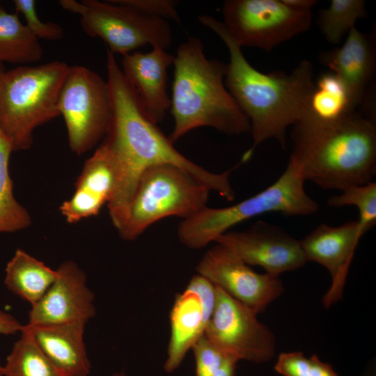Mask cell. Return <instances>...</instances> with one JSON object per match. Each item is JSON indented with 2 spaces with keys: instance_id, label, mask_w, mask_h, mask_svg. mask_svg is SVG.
<instances>
[{
  "instance_id": "obj_1",
  "label": "cell",
  "mask_w": 376,
  "mask_h": 376,
  "mask_svg": "<svg viewBox=\"0 0 376 376\" xmlns=\"http://www.w3.org/2000/svg\"><path fill=\"white\" fill-rule=\"evenodd\" d=\"M106 67L111 113L101 143L108 150L115 169V189L107 207L117 230L125 223L141 175L151 166L165 164L178 166L210 191L232 201L235 198L230 182L232 169L214 173L184 156L157 124L148 118L115 54L109 50Z\"/></svg>"
},
{
  "instance_id": "obj_2",
  "label": "cell",
  "mask_w": 376,
  "mask_h": 376,
  "mask_svg": "<svg viewBox=\"0 0 376 376\" xmlns=\"http://www.w3.org/2000/svg\"><path fill=\"white\" fill-rule=\"evenodd\" d=\"M198 21L222 40L229 52L224 83L249 119L253 137L242 160L268 139H275L285 149L287 130L302 118L314 87L313 64L303 60L290 73L261 72L248 62L221 22L207 15H200Z\"/></svg>"
},
{
  "instance_id": "obj_3",
  "label": "cell",
  "mask_w": 376,
  "mask_h": 376,
  "mask_svg": "<svg viewBox=\"0 0 376 376\" xmlns=\"http://www.w3.org/2000/svg\"><path fill=\"white\" fill-rule=\"evenodd\" d=\"M170 111L174 120L169 136L173 143L198 127L228 135L250 131V123L224 83L226 64L209 59L197 37L190 36L176 50Z\"/></svg>"
},
{
  "instance_id": "obj_4",
  "label": "cell",
  "mask_w": 376,
  "mask_h": 376,
  "mask_svg": "<svg viewBox=\"0 0 376 376\" xmlns=\"http://www.w3.org/2000/svg\"><path fill=\"white\" fill-rule=\"evenodd\" d=\"M290 163L305 180L343 190L372 182L376 173L375 121L355 111L339 123L292 133Z\"/></svg>"
},
{
  "instance_id": "obj_5",
  "label": "cell",
  "mask_w": 376,
  "mask_h": 376,
  "mask_svg": "<svg viewBox=\"0 0 376 376\" xmlns=\"http://www.w3.org/2000/svg\"><path fill=\"white\" fill-rule=\"evenodd\" d=\"M69 66L59 61L19 65L0 77V128L14 151L30 148L36 128L60 116L59 95Z\"/></svg>"
},
{
  "instance_id": "obj_6",
  "label": "cell",
  "mask_w": 376,
  "mask_h": 376,
  "mask_svg": "<svg viewBox=\"0 0 376 376\" xmlns=\"http://www.w3.org/2000/svg\"><path fill=\"white\" fill-rule=\"evenodd\" d=\"M305 180L288 162L280 177L270 186L253 196L232 205L205 207L183 219L178 236L186 246L198 249L207 246L244 221L268 212L290 216H307L319 210L318 203L304 189Z\"/></svg>"
},
{
  "instance_id": "obj_7",
  "label": "cell",
  "mask_w": 376,
  "mask_h": 376,
  "mask_svg": "<svg viewBox=\"0 0 376 376\" xmlns=\"http://www.w3.org/2000/svg\"><path fill=\"white\" fill-rule=\"evenodd\" d=\"M210 191L178 166H151L138 181L127 219L118 233L124 240H134L163 218L187 219L207 206Z\"/></svg>"
},
{
  "instance_id": "obj_8",
  "label": "cell",
  "mask_w": 376,
  "mask_h": 376,
  "mask_svg": "<svg viewBox=\"0 0 376 376\" xmlns=\"http://www.w3.org/2000/svg\"><path fill=\"white\" fill-rule=\"evenodd\" d=\"M58 3L78 15L84 31L102 39L113 54L123 56L147 45L166 49L173 42L168 21L112 0H61Z\"/></svg>"
},
{
  "instance_id": "obj_9",
  "label": "cell",
  "mask_w": 376,
  "mask_h": 376,
  "mask_svg": "<svg viewBox=\"0 0 376 376\" xmlns=\"http://www.w3.org/2000/svg\"><path fill=\"white\" fill-rule=\"evenodd\" d=\"M58 110L65 123L70 150L78 155L104 139L111 119L109 87L93 70L69 66L61 87Z\"/></svg>"
},
{
  "instance_id": "obj_10",
  "label": "cell",
  "mask_w": 376,
  "mask_h": 376,
  "mask_svg": "<svg viewBox=\"0 0 376 376\" xmlns=\"http://www.w3.org/2000/svg\"><path fill=\"white\" fill-rule=\"evenodd\" d=\"M227 33L240 47L269 52L277 45L307 31L311 10H298L282 0H227L223 4Z\"/></svg>"
},
{
  "instance_id": "obj_11",
  "label": "cell",
  "mask_w": 376,
  "mask_h": 376,
  "mask_svg": "<svg viewBox=\"0 0 376 376\" xmlns=\"http://www.w3.org/2000/svg\"><path fill=\"white\" fill-rule=\"evenodd\" d=\"M217 287V302L204 334L227 357L263 363L275 352V337L246 306Z\"/></svg>"
},
{
  "instance_id": "obj_12",
  "label": "cell",
  "mask_w": 376,
  "mask_h": 376,
  "mask_svg": "<svg viewBox=\"0 0 376 376\" xmlns=\"http://www.w3.org/2000/svg\"><path fill=\"white\" fill-rule=\"evenodd\" d=\"M196 269L198 274L256 314L263 312L284 290L279 276L255 272L219 243L204 254Z\"/></svg>"
},
{
  "instance_id": "obj_13",
  "label": "cell",
  "mask_w": 376,
  "mask_h": 376,
  "mask_svg": "<svg viewBox=\"0 0 376 376\" xmlns=\"http://www.w3.org/2000/svg\"><path fill=\"white\" fill-rule=\"evenodd\" d=\"M214 242L229 249L247 265L262 267L275 276L307 263L299 240L282 228L262 221L244 231H228Z\"/></svg>"
},
{
  "instance_id": "obj_14",
  "label": "cell",
  "mask_w": 376,
  "mask_h": 376,
  "mask_svg": "<svg viewBox=\"0 0 376 376\" xmlns=\"http://www.w3.org/2000/svg\"><path fill=\"white\" fill-rule=\"evenodd\" d=\"M56 277L29 315V325L87 322L95 314L94 295L86 286V276L78 265L67 260L59 265Z\"/></svg>"
},
{
  "instance_id": "obj_15",
  "label": "cell",
  "mask_w": 376,
  "mask_h": 376,
  "mask_svg": "<svg viewBox=\"0 0 376 376\" xmlns=\"http://www.w3.org/2000/svg\"><path fill=\"white\" fill-rule=\"evenodd\" d=\"M363 235L358 221H350L338 226L320 224L299 240L307 262L319 263L331 275V284L322 298L325 308L341 299L356 248Z\"/></svg>"
},
{
  "instance_id": "obj_16",
  "label": "cell",
  "mask_w": 376,
  "mask_h": 376,
  "mask_svg": "<svg viewBox=\"0 0 376 376\" xmlns=\"http://www.w3.org/2000/svg\"><path fill=\"white\" fill-rule=\"evenodd\" d=\"M375 56L373 36L354 27L340 47L321 52L319 60L343 83L357 108L375 94Z\"/></svg>"
},
{
  "instance_id": "obj_17",
  "label": "cell",
  "mask_w": 376,
  "mask_h": 376,
  "mask_svg": "<svg viewBox=\"0 0 376 376\" xmlns=\"http://www.w3.org/2000/svg\"><path fill=\"white\" fill-rule=\"evenodd\" d=\"M175 56L155 47L148 52H131L123 56L121 70L148 118L157 124L171 107L167 91V72Z\"/></svg>"
},
{
  "instance_id": "obj_18",
  "label": "cell",
  "mask_w": 376,
  "mask_h": 376,
  "mask_svg": "<svg viewBox=\"0 0 376 376\" xmlns=\"http://www.w3.org/2000/svg\"><path fill=\"white\" fill-rule=\"evenodd\" d=\"M86 322L23 325L61 376H87L91 370L85 343Z\"/></svg>"
},
{
  "instance_id": "obj_19",
  "label": "cell",
  "mask_w": 376,
  "mask_h": 376,
  "mask_svg": "<svg viewBox=\"0 0 376 376\" xmlns=\"http://www.w3.org/2000/svg\"><path fill=\"white\" fill-rule=\"evenodd\" d=\"M356 111L351 96L331 72L322 73L315 81L302 118L292 132L308 133L336 125Z\"/></svg>"
},
{
  "instance_id": "obj_20",
  "label": "cell",
  "mask_w": 376,
  "mask_h": 376,
  "mask_svg": "<svg viewBox=\"0 0 376 376\" xmlns=\"http://www.w3.org/2000/svg\"><path fill=\"white\" fill-rule=\"evenodd\" d=\"M171 337L164 370L172 373L183 361L187 352L205 333L202 305L198 295L187 289L178 294L171 315Z\"/></svg>"
},
{
  "instance_id": "obj_21",
  "label": "cell",
  "mask_w": 376,
  "mask_h": 376,
  "mask_svg": "<svg viewBox=\"0 0 376 376\" xmlns=\"http://www.w3.org/2000/svg\"><path fill=\"white\" fill-rule=\"evenodd\" d=\"M5 272L7 288L31 306L43 297L56 277V270L20 249L8 262Z\"/></svg>"
},
{
  "instance_id": "obj_22",
  "label": "cell",
  "mask_w": 376,
  "mask_h": 376,
  "mask_svg": "<svg viewBox=\"0 0 376 376\" xmlns=\"http://www.w3.org/2000/svg\"><path fill=\"white\" fill-rule=\"evenodd\" d=\"M43 49L17 13H10L0 7V63L28 65L40 61Z\"/></svg>"
},
{
  "instance_id": "obj_23",
  "label": "cell",
  "mask_w": 376,
  "mask_h": 376,
  "mask_svg": "<svg viewBox=\"0 0 376 376\" xmlns=\"http://www.w3.org/2000/svg\"><path fill=\"white\" fill-rule=\"evenodd\" d=\"M14 151L11 141L0 128V234L30 226L28 211L16 200L9 172V160Z\"/></svg>"
},
{
  "instance_id": "obj_24",
  "label": "cell",
  "mask_w": 376,
  "mask_h": 376,
  "mask_svg": "<svg viewBox=\"0 0 376 376\" xmlns=\"http://www.w3.org/2000/svg\"><path fill=\"white\" fill-rule=\"evenodd\" d=\"M115 184V169L111 157L106 147L100 143L85 162L76 181L75 189L99 198L107 204L113 196Z\"/></svg>"
},
{
  "instance_id": "obj_25",
  "label": "cell",
  "mask_w": 376,
  "mask_h": 376,
  "mask_svg": "<svg viewBox=\"0 0 376 376\" xmlns=\"http://www.w3.org/2000/svg\"><path fill=\"white\" fill-rule=\"evenodd\" d=\"M3 366L4 376H61L31 336L21 330Z\"/></svg>"
},
{
  "instance_id": "obj_26",
  "label": "cell",
  "mask_w": 376,
  "mask_h": 376,
  "mask_svg": "<svg viewBox=\"0 0 376 376\" xmlns=\"http://www.w3.org/2000/svg\"><path fill=\"white\" fill-rule=\"evenodd\" d=\"M366 15L363 0H331L327 8L319 12L316 22L327 41L338 45L356 27L357 21Z\"/></svg>"
},
{
  "instance_id": "obj_27",
  "label": "cell",
  "mask_w": 376,
  "mask_h": 376,
  "mask_svg": "<svg viewBox=\"0 0 376 376\" xmlns=\"http://www.w3.org/2000/svg\"><path fill=\"white\" fill-rule=\"evenodd\" d=\"M341 191L329 197L328 205L335 207L355 206L359 213V228L363 233H366L376 223V182L352 186Z\"/></svg>"
},
{
  "instance_id": "obj_28",
  "label": "cell",
  "mask_w": 376,
  "mask_h": 376,
  "mask_svg": "<svg viewBox=\"0 0 376 376\" xmlns=\"http://www.w3.org/2000/svg\"><path fill=\"white\" fill-rule=\"evenodd\" d=\"M13 3L17 13L24 17L25 25L38 40H58L63 37L64 30L60 24L41 21L34 0H14Z\"/></svg>"
},
{
  "instance_id": "obj_29",
  "label": "cell",
  "mask_w": 376,
  "mask_h": 376,
  "mask_svg": "<svg viewBox=\"0 0 376 376\" xmlns=\"http://www.w3.org/2000/svg\"><path fill=\"white\" fill-rule=\"evenodd\" d=\"M104 204L102 200L75 189L73 195L61 205L59 210L65 220L72 224L98 214Z\"/></svg>"
},
{
  "instance_id": "obj_30",
  "label": "cell",
  "mask_w": 376,
  "mask_h": 376,
  "mask_svg": "<svg viewBox=\"0 0 376 376\" xmlns=\"http://www.w3.org/2000/svg\"><path fill=\"white\" fill-rule=\"evenodd\" d=\"M191 349L196 361V376H214L226 360L230 358L205 334L197 340Z\"/></svg>"
},
{
  "instance_id": "obj_31",
  "label": "cell",
  "mask_w": 376,
  "mask_h": 376,
  "mask_svg": "<svg viewBox=\"0 0 376 376\" xmlns=\"http://www.w3.org/2000/svg\"><path fill=\"white\" fill-rule=\"evenodd\" d=\"M114 3L127 6L145 14L162 18L166 21L180 22L177 10L178 1L175 0H112Z\"/></svg>"
},
{
  "instance_id": "obj_32",
  "label": "cell",
  "mask_w": 376,
  "mask_h": 376,
  "mask_svg": "<svg viewBox=\"0 0 376 376\" xmlns=\"http://www.w3.org/2000/svg\"><path fill=\"white\" fill-rule=\"evenodd\" d=\"M186 289L196 293L200 299L203 308V319L207 326L216 306V285L204 276L198 274L192 277Z\"/></svg>"
},
{
  "instance_id": "obj_33",
  "label": "cell",
  "mask_w": 376,
  "mask_h": 376,
  "mask_svg": "<svg viewBox=\"0 0 376 376\" xmlns=\"http://www.w3.org/2000/svg\"><path fill=\"white\" fill-rule=\"evenodd\" d=\"M283 376H310L311 361L301 352L281 353L274 366Z\"/></svg>"
},
{
  "instance_id": "obj_34",
  "label": "cell",
  "mask_w": 376,
  "mask_h": 376,
  "mask_svg": "<svg viewBox=\"0 0 376 376\" xmlns=\"http://www.w3.org/2000/svg\"><path fill=\"white\" fill-rule=\"evenodd\" d=\"M22 327L14 316L0 310V334H15L21 331Z\"/></svg>"
},
{
  "instance_id": "obj_35",
  "label": "cell",
  "mask_w": 376,
  "mask_h": 376,
  "mask_svg": "<svg viewBox=\"0 0 376 376\" xmlns=\"http://www.w3.org/2000/svg\"><path fill=\"white\" fill-rule=\"evenodd\" d=\"M310 376H337L332 367L327 363L321 361L316 355L310 358Z\"/></svg>"
},
{
  "instance_id": "obj_36",
  "label": "cell",
  "mask_w": 376,
  "mask_h": 376,
  "mask_svg": "<svg viewBox=\"0 0 376 376\" xmlns=\"http://www.w3.org/2000/svg\"><path fill=\"white\" fill-rule=\"evenodd\" d=\"M290 7L298 10H311L318 3L317 0H282Z\"/></svg>"
},
{
  "instance_id": "obj_37",
  "label": "cell",
  "mask_w": 376,
  "mask_h": 376,
  "mask_svg": "<svg viewBox=\"0 0 376 376\" xmlns=\"http://www.w3.org/2000/svg\"><path fill=\"white\" fill-rule=\"evenodd\" d=\"M237 362L236 360L232 358L226 359L214 376H234Z\"/></svg>"
},
{
  "instance_id": "obj_38",
  "label": "cell",
  "mask_w": 376,
  "mask_h": 376,
  "mask_svg": "<svg viewBox=\"0 0 376 376\" xmlns=\"http://www.w3.org/2000/svg\"><path fill=\"white\" fill-rule=\"evenodd\" d=\"M5 71L6 70L4 69L3 63H0V77L4 73Z\"/></svg>"
},
{
  "instance_id": "obj_39",
  "label": "cell",
  "mask_w": 376,
  "mask_h": 376,
  "mask_svg": "<svg viewBox=\"0 0 376 376\" xmlns=\"http://www.w3.org/2000/svg\"><path fill=\"white\" fill-rule=\"evenodd\" d=\"M3 375V367L0 366V376Z\"/></svg>"
},
{
  "instance_id": "obj_40",
  "label": "cell",
  "mask_w": 376,
  "mask_h": 376,
  "mask_svg": "<svg viewBox=\"0 0 376 376\" xmlns=\"http://www.w3.org/2000/svg\"><path fill=\"white\" fill-rule=\"evenodd\" d=\"M113 376H125V375L123 373H115Z\"/></svg>"
}]
</instances>
